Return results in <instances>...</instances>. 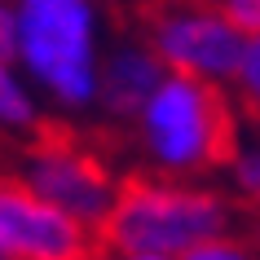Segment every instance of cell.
<instances>
[{
	"mask_svg": "<svg viewBox=\"0 0 260 260\" xmlns=\"http://www.w3.org/2000/svg\"><path fill=\"white\" fill-rule=\"evenodd\" d=\"M234 225L238 203L225 185L123 172L119 194L97 230V251H159L181 260L194 247L234 234Z\"/></svg>",
	"mask_w": 260,
	"mask_h": 260,
	"instance_id": "obj_3",
	"label": "cell"
},
{
	"mask_svg": "<svg viewBox=\"0 0 260 260\" xmlns=\"http://www.w3.org/2000/svg\"><path fill=\"white\" fill-rule=\"evenodd\" d=\"M230 102L243 123L260 128V36H247L243 44V62H238L234 84H230Z\"/></svg>",
	"mask_w": 260,
	"mask_h": 260,
	"instance_id": "obj_10",
	"label": "cell"
},
{
	"mask_svg": "<svg viewBox=\"0 0 260 260\" xmlns=\"http://www.w3.org/2000/svg\"><path fill=\"white\" fill-rule=\"evenodd\" d=\"M14 49V18H9V0H0V53L9 57Z\"/></svg>",
	"mask_w": 260,
	"mask_h": 260,
	"instance_id": "obj_13",
	"label": "cell"
},
{
	"mask_svg": "<svg viewBox=\"0 0 260 260\" xmlns=\"http://www.w3.org/2000/svg\"><path fill=\"white\" fill-rule=\"evenodd\" d=\"M97 234L62 216L57 207L22 185L5 168L0 172V260H93Z\"/></svg>",
	"mask_w": 260,
	"mask_h": 260,
	"instance_id": "obj_6",
	"label": "cell"
},
{
	"mask_svg": "<svg viewBox=\"0 0 260 260\" xmlns=\"http://www.w3.org/2000/svg\"><path fill=\"white\" fill-rule=\"evenodd\" d=\"M141 40L154 49L168 75L230 88L243 62L247 36L220 14L216 0H159L146 5L137 22Z\"/></svg>",
	"mask_w": 260,
	"mask_h": 260,
	"instance_id": "obj_5",
	"label": "cell"
},
{
	"mask_svg": "<svg viewBox=\"0 0 260 260\" xmlns=\"http://www.w3.org/2000/svg\"><path fill=\"white\" fill-rule=\"evenodd\" d=\"M181 260H260V243L256 238H243V234L234 230L225 238H212V243L194 247L190 256H181Z\"/></svg>",
	"mask_w": 260,
	"mask_h": 260,
	"instance_id": "obj_11",
	"label": "cell"
},
{
	"mask_svg": "<svg viewBox=\"0 0 260 260\" xmlns=\"http://www.w3.org/2000/svg\"><path fill=\"white\" fill-rule=\"evenodd\" d=\"M97 260H177V256H159V251H97Z\"/></svg>",
	"mask_w": 260,
	"mask_h": 260,
	"instance_id": "obj_14",
	"label": "cell"
},
{
	"mask_svg": "<svg viewBox=\"0 0 260 260\" xmlns=\"http://www.w3.org/2000/svg\"><path fill=\"white\" fill-rule=\"evenodd\" d=\"M93 260H97V256H93Z\"/></svg>",
	"mask_w": 260,
	"mask_h": 260,
	"instance_id": "obj_17",
	"label": "cell"
},
{
	"mask_svg": "<svg viewBox=\"0 0 260 260\" xmlns=\"http://www.w3.org/2000/svg\"><path fill=\"white\" fill-rule=\"evenodd\" d=\"M238 128L243 119L230 102V88L164 75L146 106L128 119V150L137 154V172L207 181L225 168Z\"/></svg>",
	"mask_w": 260,
	"mask_h": 260,
	"instance_id": "obj_2",
	"label": "cell"
},
{
	"mask_svg": "<svg viewBox=\"0 0 260 260\" xmlns=\"http://www.w3.org/2000/svg\"><path fill=\"white\" fill-rule=\"evenodd\" d=\"M22 185L49 207H57L62 216L84 225L88 234L102 230L115 194H119V177L106 150L93 137H84L75 123H44L36 137L14 146V164H9Z\"/></svg>",
	"mask_w": 260,
	"mask_h": 260,
	"instance_id": "obj_4",
	"label": "cell"
},
{
	"mask_svg": "<svg viewBox=\"0 0 260 260\" xmlns=\"http://www.w3.org/2000/svg\"><path fill=\"white\" fill-rule=\"evenodd\" d=\"M251 220H256V225H260V203H251Z\"/></svg>",
	"mask_w": 260,
	"mask_h": 260,
	"instance_id": "obj_15",
	"label": "cell"
},
{
	"mask_svg": "<svg viewBox=\"0 0 260 260\" xmlns=\"http://www.w3.org/2000/svg\"><path fill=\"white\" fill-rule=\"evenodd\" d=\"M225 190L234 194V203H260V128L243 123L238 141H234L230 159H225Z\"/></svg>",
	"mask_w": 260,
	"mask_h": 260,
	"instance_id": "obj_9",
	"label": "cell"
},
{
	"mask_svg": "<svg viewBox=\"0 0 260 260\" xmlns=\"http://www.w3.org/2000/svg\"><path fill=\"white\" fill-rule=\"evenodd\" d=\"M44 123H49V110L36 97L22 71L14 67V57L0 53V141L5 146H22L27 137H36Z\"/></svg>",
	"mask_w": 260,
	"mask_h": 260,
	"instance_id": "obj_8",
	"label": "cell"
},
{
	"mask_svg": "<svg viewBox=\"0 0 260 260\" xmlns=\"http://www.w3.org/2000/svg\"><path fill=\"white\" fill-rule=\"evenodd\" d=\"M168 71L154 57V49L141 40V31H123L110 36L97 62V102L93 115H102V123L110 128H128V119L146 106V97L159 88Z\"/></svg>",
	"mask_w": 260,
	"mask_h": 260,
	"instance_id": "obj_7",
	"label": "cell"
},
{
	"mask_svg": "<svg viewBox=\"0 0 260 260\" xmlns=\"http://www.w3.org/2000/svg\"><path fill=\"white\" fill-rule=\"evenodd\" d=\"M14 67L36 88L49 119L75 123L93 115L97 62L110 40L102 0H9Z\"/></svg>",
	"mask_w": 260,
	"mask_h": 260,
	"instance_id": "obj_1",
	"label": "cell"
},
{
	"mask_svg": "<svg viewBox=\"0 0 260 260\" xmlns=\"http://www.w3.org/2000/svg\"><path fill=\"white\" fill-rule=\"evenodd\" d=\"M216 5L243 36H260V0H216Z\"/></svg>",
	"mask_w": 260,
	"mask_h": 260,
	"instance_id": "obj_12",
	"label": "cell"
},
{
	"mask_svg": "<svg viewBox=\"0 0 260 260\" xmlns=\"http://www.w3.org/2000/svg\"><path fill=\"white\" fill-rule=\"evenodd\" d=\"M146 5H159V0H146Z\"/></svg>",
	"mask_w": 260,
	"mask_h": 260,
	"instance_id": "obj_16",
	"label": "cell"
}]
</instances>
